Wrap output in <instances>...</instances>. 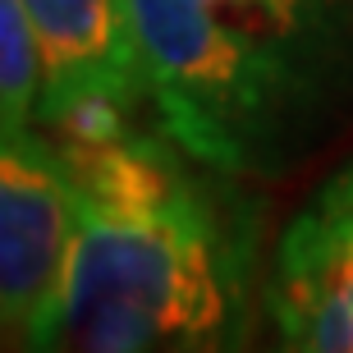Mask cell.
<instances>
[{
  "mask_svg": "<svg viewBox=\"0 0 353 353\" xmlns=\"http://www.w3.org/2000/svg\"><path fill=\"white\" fill-rule=\"evenodd\" d=\"M65 147V143H60ZM79 174L74 353H243L257 285L252 216L174 143L65 147Z\"/></svg>",
  "mask_w": 353,
  "mask_h": 353,
  "instance_id": "cell-1",
  "label": "cell"
},
{
  "mask_svg": "<svg viewBox=\"0 0 353 353\" xmlns=\"http://www.w3.org/2000/svg\"><path fill=\"white\" fill-rule=\"evenodd\" d=\"M143 97L165 143L211 174H262L312 138L307 92L211 0H124Z\"/></svg>",
  "mask_w": 353,
  "mask_h": 353,
  "instance_id": "cell-2",
  "label": "cell"
},
{
  "mask_svg": "<svg viewBox=\"0 0 353 353\" xmlns=\"http://www.w3.org/2000/svg\"><path fill=\"white\" fill-rule=\"evenodd\" d=\"M79 174L65 147L19 129L0 143V316L10 353L69 349Z\"/></svg>",
  "mask_w": 353,
  "mask_h": 353,
  "instance_id": "cell-3",
  "label": "cell"
},
{
  "mask_svg": "<svg viewBox=\"0 0 353 353\" xmlns=\"http://www.w3.org/2000/svg\"><path fill=\"white\" fill-rule=\"evenodd\" d=\"M262 303L280 353H353V161L280 230Z\"/></svg>",
  "mask_w": 353,
  "mask_h": 353,
  "instance_id": "cell-4",
  "label": "cell"
},
{
  "mask_svg": "<svg viewBox=\"0 0 353 353\" xmlns=\"http://www.w3.org/2000/svg\"><path fill=\"white\" fill-rule=\"evenodd\" d=\"M41 46V88L37 119H55L97 97L147 101L138 51H133L124 0H19Z\"/></svg>",
  "mask_w": 353,
  "mask_h": 353,
  "instance_id": "cell-5",
  "label": "cell"
},
{
  "mask_svg": "<svg viewBox=\"0 0 353 353\" xmlns=\"http://www.w3.org/2000/svg\"><path fill=\"white\" fill-rule=\"evenodd\" d=\"M326 115L353 88V0H211Z\"/></svg>",
  "mask_w": 353,
  "mask_h": 353,
  "instance_id": "cell-6",
  "label": "cell"
},
{
  "mask_svg": "<svg viewBox=\"0 0 353 353\" xmlns=\"http://www.w3.org/2000/svg\"><path fill=\"white\" fill-rule=\"evenodd\" d=\"M46 88L37 32L19 0H0V124L5 133L32 129Z\"/></svg>",
  "mask_w": 353,
  "mask_h": 353,
  "instance_id": "cell-7",
  "label": "cell"
}]
</instances>
